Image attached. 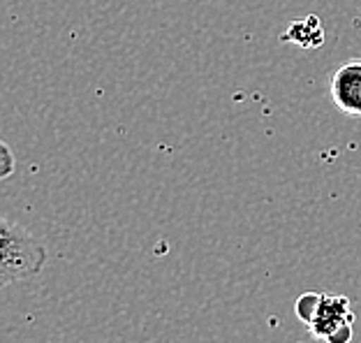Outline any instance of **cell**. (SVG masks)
Wrapping results in <instances>:
<instances>
[{"mask_svg":"<svg viewBox=\"0 0 361 343\" xmlns=\"http://www.w3.org/2000/svg\"><path fill=\"white\" fill-rule=\"evenodd\" d=\"M285 42H294L303 49H310V47H319L324 40V30H322V23H319L317 16H308V19H299L294 21L287 32L283 35Z\"/></svg>","mask_w":361,"mask_h":343,"instance_id":"obj_4","label":"cell"},{"mask_svg":"<svg viewBox=\"0 0 361 343\" xmlns=\"http://www.w3.org/2000/svg\"><path fill=\"white\" fill-rule=\"evenodd\" d=\"M329 95L343 114L361 119V61H348L331 72Z\"/></svg>","mask_w":361,"mask_h":343,"instance_id":"obj_3","label":"cell"},{"mask_svg":"<svg viewBox=\"0 0 361 343\" xmlns=\"http://www.w3.org/2000/svg\"><path fill=\"white\" fill-rule=\"evenodd\" d=\"M299 320L308 325L310 334L326 343H350L355 313L350 299L343 295H322L308 292L294 304Z\"/></svg>","mask_w":361,"mask_h":343,"instance_id":"obj_2","label":"cell"},{"mask_svg":"<svg viewBox=\"0 0 361 343\" xmlns=\"http://www.w3.org/2000/svg\"><path fill=\"white\" fill-rule=\"evenodd\" d=\"M44 265V243L12 220H0V285L35 279Z\"/></svg>","mask_w":361,"mask_h":343,"instance_id":"obj_1","label":"cell"},{"mask_svg":"<svg viewBox=\"0 0 361 343\" xmlns=\"http://www.w3.org/2000/svg\"><path fill=\"white\" fill-rule=\"evenodd\" d=\"M14 167H16V158L12 149L7 146L5 142L0 144V179H7L14 174Z\"/></svg>","mask_w":361,"mask_h":343,"instance_id":"obj_5","label":"cell"}]
</instances>
